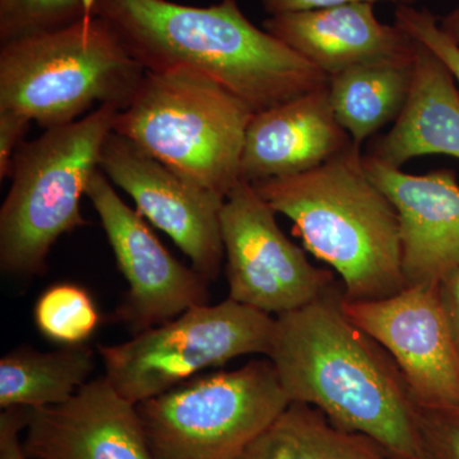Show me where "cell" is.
Wrapping results in <instances>:
<instances>
[{"label": "cell", "mask_w": 459, "mask_h": 459, "mask_svg": "<svg viewBox=\"0 0 459 459\" xmlns=\"http://www.w3.org/2000/svg\"><path fill=\"white\" fill-rule=\"evenodd\" d=\"M424 459H459V410L418 411Z\"/></svg>", "instance_id": "obj_24"}, {"label": "cell", "mask_w": 459, "mask_h": 459, "mask_svg": "<svg viewBox=\"0 0 459 459\" xmlns=\"http://www.w3.org/2000/svg\"><path fill=\"white\" fill-rule=\"evenodd\" d=\"M347 318L389 353L422 410H459V356L439 285L404 286L377 300L346 301Z\"/></svg>", "instance_id": "obj_10"}, {"label": "cell", "mask_w": 459, "mask_h": 459, "mask_svg": "<svg viewBox=\"0 0 459 459\" xmlns=\"http://www.w3.org/2000/svg\"><path fill=\"white\" fill-rule=\"evenodd\" d=\"M290 403L265 359L193 377L135 406L153 459H238Z\"/></svg>", "instance_id": "obj_7"}, {"label": "cell", "mask_w": 459, "mask_h": 459, "mask_svg": "<svg viewBox=\"0 0 459 459\" xmlns=\"http://www.w3.org/2000/svg\"><path fill=\"white\" fill-rule=\"evenodd\" d=\"M221 234L229 299L267 314L294 312L334 289V274L313 265L283 234L276 212L241 180L223 202Z\"/></svg>", "instance_id": "obj_9"}, {"label": "cell", "mask_w": 459, "mask_h": 459, "mask_svg": "<svg viewBox=\"0 0 459 459\" xmlns=\"http://www.w3.org/2000/svg\"><path fill=\"white\" fill-rule=\"evenodd\" d=\"M95 0H0V44L92 16Z\"/></svg>", "instance_id": "obj_22"}, {"label": "cell", "mask_w": 459, "mask_h": 459, "mask_svg": "<svg viewBox=\"0 0 459 459\" xmlns=\"http://www.w3.org/2000/svg\"><path fill=\"white\" fill-rule=\"evenodd\" d=\"M95 368V353L86 344L51 352L14 350L0 360V407L56 406L86 383Z\"/></svg>", "instance_id": "obj_20"}, {"label": "cell", "mask_w": 459, "mask_h": 459, "mask_svg": "<svg viewBox=\"0 0 459 459\" xmlns=\"http://www.w3.org/2000/svg\"><path fill=\"white\" fill-rule=\"evenodd\" d=\"M386 459H397V458L391 457V455H388V457H386Z\"/></svg>", "instance_id": "obj_30"}, {"label": "cell", "mask_w": 459, "mask_h": 459, "mask_svg": "<svg viewBox=\"0 0 459 459\" xmlns=\"http://www.w3.org/2000/svg\"><path fill=\"white\" fill-rule=\"evenodd\" d=\"M146 74L101 18L17 39L0 48V110L49 129L93 105L129 107Z\"/></svg>", "instance_id": "obj_4"}, {"label": "cell", "mask_w": 459, "mask_h": 459, "mask_svg": "<svg viewBox=\"0 0 459 459\" xmlns=\"http://www.w3.org/2000/svg\"><path fill=\"white\" fill-rule=\"evenodd\" d=\"M267 358L290 402L316 407L391 457L424 459L409 386L389 353L347 318L342 290L277 316Z\"/></svg>", "instance_id": "obj_1"}, {"label": "cell", "mask_w": 459, "mask_h": 459, "mask_svg": "<svg viewBox=\"0 0 459 459\" xmlns=\"http://www.w3.org/2000/svg\"><path fill=\"white\" fill-rule=\"evenodd\" d=\"M394 23L439 56L451 69L459 87V45L442 31L439 17L434 16L429 9L398 5Z\"/></svg>", "instance_id": "obj_23"}, {"label": "cell", "mask_w": 459, "mask_h": 459, "mask_svg": "<svg viewBox=\"0 0 459 459\" xmlns=\"http://www.w3.org/2000/svg\"><path fill=\"white\" fill-rule=\"evenodd\" d=\"M273 329L271 314L228 299L198 305L128 342L100 346L99 352L105 377L137 404L238 356H267Z\"/></svg>", "instance_id": "obj_8"}, {"label": "cell", "mask_w": 459, "mask_h": 459, "mask_svg": "<svg viewBox=\"0 0 459 459\" xmlns=\"http://www.w3.org/2000/svg\"><path fill=\"white\" fill-rule=\"evenodd\" d=\"M370 179L400 219L406 286L440 285L459 271V181L452 169L412 175L365 155Z\"/></svg>", "instance_id": "obj_13"}, {"label": "cell", "mask_w": 459, "mask_h": 459, "mask_svg": "<svg viewBox=\"0 0 459 459\" xmlns=\"http://www.w3.org/2000/svg\"><path fill=\"white\" fill-rule=\"evenodd\" d=\"M439 295L459 356V271L440 283Z\"/></svg>", "instance_id": "obj_28"}, {"label": "cell", "mask_w": 459, "mask_h": 459, "mask_svg": "<svg viewBox=\"0 0 459 459\" xmlns=\"http://www.w3.org/2000/svg\"><path fill=\"white\" fill-rule=\"evenodd\" d=\"M99 168L134 201L141 216L172 238L198 273L208 281L219 276L225 256L221 234L225 198L202 188L115 132L102 147Z\"/></svg>", "instance_id": "obj_12"}, {"label": "cell", "mask_w": 459, "mask_h": 459, "mask_svg": "<svg viewBox=\"0 0 459 459\" xmlns=\"http://www.w3.org/2000/svg\"><path fill=\"white\" fill-rule=\"evenodd\" d=\"M92 13L146 71L199 72L255 113L328 83L323 72L250 22L237 0L208 7L170 0H95Z\"/></svg>", "instance_id": "obj_2"}, {"label": "cell", "mask_w": 459, "mask_h": 459, "mask_svg": "<svg viewBox=\"0 0 459 459\" xmlns=\"http://www.w3.org/2000/svg\"><path fill=\"white\" fill-rule=\"evenodd\" d=\"M31 119L11 110H0V180L11 177L12 161L31 126Z\"/></svg>", "instance_id": "obj_25"}, {"label": "cell", "mask_w": 459, "mask_h": 459, "mask_svg": "<svg viewBox=\"0 0 459 459\" xmlns=\"http://www.w3.org/2000/svg\"><path fill=\"white\" fill-rule=\"evenodd\" d=\"M22 444L27 459H153L137 406L105 377L65 403L30 409Z\"/></svg>", "instance_id": "obj_14"}, {"label": "cell", "mask_w": 459, "mask_h": 459, "mask_svg": "<svg viewBox=\"0 0 459 459\" xmlns=\"http://www.w3.org/2000/svg\"><path fill=\"white\" fill-rule=\"evenodd\" d=\"M365 155L402 169L410 160H459V87L451 69L419 41L409 99L394 126L370 142Z\"/></svg>", "instance_id": "obj_17"}, {"label": "cell", "mask_w": 459, "mask_h": 459, "mask_svg": "<svg viewBox=\"0 0 459 459\" xmlns=\"http://www.w3.org/2000/svg\"><path fill=\"white\" fill-rule=\"evenodd\" d=\"M36 327L63 346L84 344L98 329L100 313L86 290L74 283H56L36 301Z\"/></svg>", "instance_id": "obj_21"}, {"label": "cell", "mask_w": 459, "mask_h": 459, "mask_svg": "<svg viewBox=\"0 0 459 459\" xmlns=\"http://www.w3.org/2000/svg\"><path fill=\"white\" fill-rule=\"evenodd\" d=\"M255 110L212 78L186 68L148 72L114 132L202 188L226 198L241 181Z\"/></svg>", "instance_id": "obj_5"}, {"label": "cell", "mask_w": 459, "mask_h": 459, "mask_svg": "<svg viewBox=\"0 0 459 459\" xmlns=\"http://www.w3.org/2000/svg\"><path fill=\"white\" fill-rule=\"evenodd\" d=\"M362 159L352 144L312 170L253 184L294 223L305 249L336 271L346 301L388 298L406 286L397 211Z\"/></svg>", "instance_id": "obj_3"}, {"label": "cell", "mask_w": 459, "mask_h": 459, "mask_svg": "<svg viewBox=\"0 0 459 459\" xmlns=\"http://www.w3.org/2000/svg\"><path fill=\"white\" fill-rule=\"evenodd\" d=\"M352 144L334 117L325 86L253 115L244 141L240 178L255 184L301 174L325 164Z\"/></svg>", "instance_id": "obj_16"}, {"label": "cell", "mask_w": 459, "mask_h": 459, "mask_svg": "<svg viewBox=\"0 0 459 459\" xmlns=\"http://www.w3.org/2000/svg\"><path fill=\"white\" fill-rule=\"evenodd\" d=\"M370 437L336 427L316 407L291 402L238 459H386Z\"/></svg>", "instance_id": "obj_19"}, {"label": "cell", "mask_w": 459, "mask_h": 459, "mask_svg": "<svg viewBox=\"0 0 459 459\" xmlns=\"http://www.w3.org/2000/svg\"><path fill=\"white\" fill-rule=\"evenodd\" d=\"M439 26L448 38L459 45V5L439 18Z\"/></svg>", "instance_id": "obj_29"}, {"label": "cell", "mask_w": 459, "mask_h": 459, "mask_svg": "<svg viewBox=\"0 0 459 459\" xmlns=\"http://www.w3.org/2000/svg\"><path fill=\"white\" fill-rule=\"evenodd\" d=\"M413 65L415 60L370 63L328 77L332 110L356 147L398 119L412 86Z\"/></svg>", "instance_id": "obj_18"}, {"label": "cell", "mask_w": 459, "mask_h": 459, "mask_svg": "<svg viewBox=\"0 0 459 459\" xmlns=\"http://www.w3.org/2000/svg\"><path fill=\"white\" fill-rule=\"evenodd\" d=\"M27 407L3 410L0 415V459H27L21 433L29 421Z\"/></svg>", "instance_id": "obj_26"}, {"label": "cell", "mask_w": 459, "mask_h": 459, "mask_svg": "<svg viewBox=\"0 0 459 459\" xmlns=\"http://www.w3.org/2000/svg\"><path fill=\"white\" fill-rule=\"evenodd\" d=\"M391 2L398 5H413L418 0H261L262 7L270 16L313 11V9L340 7L358 3Z\"/></svg>", "instance_id": "obj_27"}, {"label": "cell", "mask_w": 459, "mask_h": 459, "mask_svg": "<svg viewBox=\"0 0 459 459\" xmlns=\"http://www.w3.org/2000/svg\"><path fill=\"white\" fill-rule=\"evenodd\" d=\"M86 195L129 286L115 318L138 334L207 304L208 280L165 249L141 214L124 204L100 168L91 177Z\"/></svg>", "instance_id": "obj_11"}, {"label": "cell", "mask_w": 459, "mask_h": 459, "mask_svg": "<svg viewBox=\"0 0 459 459\" xmlns=\"http://www.w3.org/2000/svg\"><path fill=\"white\" fill-rule=\"evenodd\" d=\"M263 29L327 77L370 63H411L419 41L380 22L370 3L277 14Z\"/></svg>", "instance_id": "obj_15"}, {"label": "cell", "mask_w": 459, "mask_h": 459, "mask_svg": "<svg viewBox=\"0 0 459 459\" xmlns=\"http://www.w3.org/2000/svg\"><path fill=\"white\" fill-rule=\"evenodd\" d=\"M119 108L102 105L65 126L23 142L12 161L11 188L0 210V267L17 277L47 270L51 247L87 225L81 199Z\"/></svg>", "instance_id": "obj_6"}]
</instances>
